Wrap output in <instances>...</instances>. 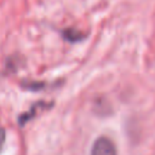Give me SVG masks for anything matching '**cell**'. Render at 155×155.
Here are the masks:
<instances>
[{
  "label": "cell",
  "mask_w": 155,
  "mask_h": 155,
  "mask_svg": "<svg viewBox=\"0 0 155 155\" xmlns=\"http://www.w3.org/2000/svg\"><path fill=\"white\" fill-rule=\"evenodd\" d=\"M91 155H117L116 147L110 138L102 136L94 140L91 148Z\"/></svg>",
  "instance_id": "cell-1"
},
{
  "label": "cell",
  "mask_w": 155,
  "mask_h": 155,
  "mask_svg": "<svg viewBox=\"0 0 155 155\" xmlns=\"http://www.w3.org/2000/svg\"><path fill=\"white\" fill-rule=\"evenodd\" d=\"M62 36L69 42H79L84 39V33L75 28H68L62 31Z\"/></svg>",
  "instance_id": "cell-2"
},
{
  "label": "cell",
  "mask_w": 155,
  "mask_h": 155,
  "mask_svg": "<svg viewBox=\"0 0 155 155\" xmlns=\"http://www.w3.org/2000/svg\"><path fill=\"white\" fill-rule=\"evenodd\" d=\"M5 139H6V131L5 128L0 125V153L4 148V144H5Z\"/></svg>",
  "instance_id": "cell-3"
}]
</instances>
